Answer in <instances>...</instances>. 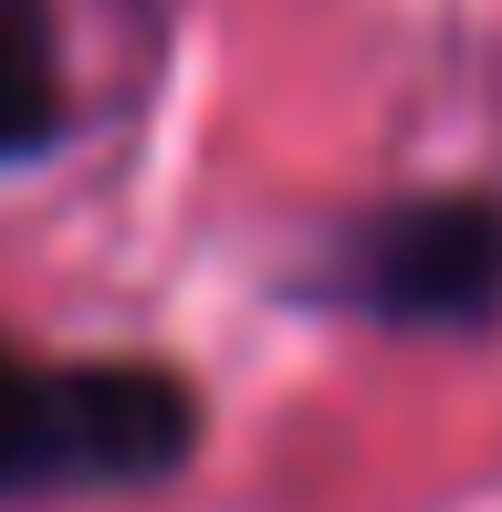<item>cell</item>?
<instances>
[{
  "label": "cell",
  "instance_id": "6da1fadb",
  "mask_svg": "<svg viewBox=\"0 0 502 512\" xmlns=\"http://www.w3.org/2000/svg\"><path fill=\"white\" fill-rule=\"evenodd\" d=\"M199 408L168 366H42L0 335V502L168 481Z\"/></svg>",
  "mask_w": 502,
  "mask_h": 512
},
{
  "label": "cell",
  "instance_id": "7a4b0ae2",
  "mask_svg": "<svg viewBox=\"0 0 502 512\" xmlns=\"http://www.w3.org/2000/svg\"><path fill=\"white\" fill-rule=\"evenodd\" d=\"M346 293L377 324H440V335H471V324L502 314V199L482 189H440V199H398L377 209L346 241Z\"/></svg>",
  "mask_w": 502,
  "mask_h": 512
},
{
  "label": "cell",
  "instance_id": "3957f363",
  "mask_svg": "<svg viewBox=\"0 0 502 512\" xmlns=\"http://www.w3.org/2000/svg\"><path fill=\"white\" fill-rule=\"evenodd\" d=\"M63 136V63H53V0H0V168L42 157Z\"/></svg>",
  "mask_w": 502,
  "mask_h": 512
}]
</instances>
